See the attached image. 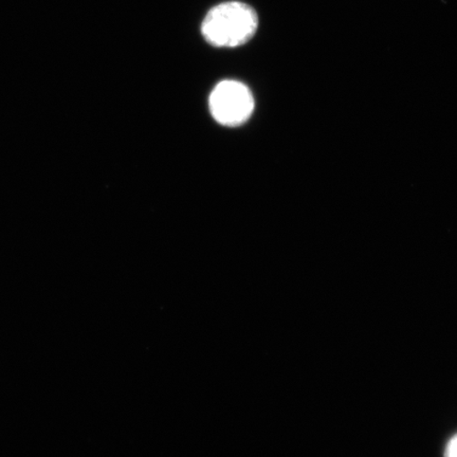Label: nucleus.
<instances>
[{
	"label": "nucleus",
	"mask_w": 457,
	"mask_h": 457,
	"mask_svg": "<svg viewBox=\"0 0 457 457\" xmlns=\"http://www.w3.org/2000/svg\"><path fill=\"white\" fill-rule=\"evenodd\" d=\"M259 27V17L250 5L230 2L216 5L203 22L205 41L216 47L233 48L250 41Z\"/></svg>",
	"instance_id": "nucleus-1"
},
{
	"label": "nucleus",
	"mask_w": 457,
	"mask_h": 457,
	"mask_svg": "<svg viewBox=\"0 0 457 457\" xmlns=\"http://www.w3.org/2000/svg\"><path fill=\"white\" fill-rule=\"evenodd\" d=\"M209 104L216 121L226 127L245 123L254 110L253 96L247 86L232 79L216 86L210 96Z\"/></svg>",
	"instance_id": "nucleus-2"
},
{
	"label": "nucleus",
	"mask_w": 457,
	"mask_h": 457,
	"mask_svg": "<svg viewBox=\"0 0 457 457\" xmlns=\"http://www.w3.org/2000/svg\"><path fill=\"white\" fill-rule=\"evenodd\" d=\"M445 457H457V434L448 442L445 449Z\"/></svg>",
	"instance_id": "nucleus-3"
}]
</instances>
